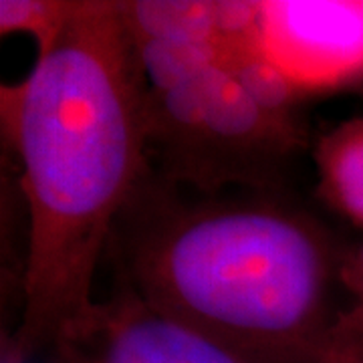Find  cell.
<instances>
[{
    "mask_svg": "<svg viewBox=\"0 0 363 363\" xmlns=\"http://www.w3.org/2000/svg\"><path fill=\"white\" fill-rule=\"evenodd\" d=\"M319 363H363V335L339 321Z\"/></svg>",
    "mask_w": 363,
    "mask_h": 363,
    "instance_id": "obj_9",
    "label": "cell"
},
{
    "mask_svg": "<svg viewBox=\"0 0 363 363\" xmlns=\"http://www.w3.org/2000/svg\"><path fill=\"white\" fill-rule=\"evenodd\" d=\"M317 196L327 208L363 228V116L341 121L311 147Z\"/></svg>",
    "mask_w": 363,
    "mask_h": 363,
    "instance_id": "obj_6",
    "label": "cell"
},
{
    "mask_svg": "<svg viewBox=\"0 0 363 363\" xmlns=\"http://www.w3.org/2000/svg\"><path fill=\"white\" fill-rule=\"evenodd\" d=\"M52 350L59 363H257L117 286Z\"/></svg>",
    "mask_w": 363,
    "mask_h": 363,
    "instance_id": "obj_5",
    "label": "cell"
},
{
    "mask_svg": "<svg viewBox=\"0 0 363 363\" xmlns=\"http://www.w3.org/2000/svg\"><path fill=\"white\" fill-rule=\"evenodd\" d=\"M257 40L303 99L363 85V0H260Z\"/></svg>",
    "mask_w": 363,
    "mask_h": 363,
    "instance_id": "obj_4",
    "label": "cell"
},
{
    "mask_svg": "<svg viewBox=\"0 0 363 363\" xmlns=\"http://www.w3.org/2000/svg\"><path fill=\"white\" fill-rule=\"evenodd\" d=\"M347 247L289 190L198 192L147 169L117 218L113 286L257 363H319Z\"/></svg>",
    "mask_w": 363,
    "mask_h": 363,
    "instance_id": "obj_2",
    "label": "cell"
},
{
    "mask_svg": "<svg viewBox=\"0 0 363 363\" xmlns=\"http://www.w3.org/2000/svg\"><path fill=\"white\" fill-rule=\"evenodd\" d=\"M341 286L345 295V311L341 323L363 335V240L345 250Z\"/></svg>",
    "mask_w": 363,
    "mask_h": 363,
    "instance_id": "obj_8",
    "label": "cell"
},
{
    "mask_svg": "<svg viewBox=\"0 0 363 363\" xmlns=\"http://www.w3.org/2000/svg\"><path fill=\"white\" fill-rule=\"evenodd\" d=\"M143 83L150 168L198 192L289 190L303 97L260 52L257 2H121Z\"/></svg>",
    "mask_w": 363,
    "mask_h": 363,
    "instance_id": "obj_3",
    "label": "cell"
},
{
    "mask_svg": "<svg viewBox=\"0 0 363 363\" xmlns=\"http://www.w3.org/2000/svg\"><path fill=\"white\" fill-rule=\"evenodd\" d=\"M362 87H363V85H362Z\"/></svg>",
    "mask_w": 363,
    "mask_h": 363,
    "instance_id": "obj_10",
    "label": "cell"
},
{
    "mask_svg": "<svg viewBox=\"0 0 363 363\" xmlns=\"http://www.w3.org/2000/svg\"><path fill=\"white\" fill-rule=\"evenodd\" d=\"M77 0H2L0 33L2 37L26 33L37 43V57L47 55L77 11Z\"/></svg>",
    "mask_w": 363,
    "mask_h": 363,
    "instance_id": "obj_7",
    "label": "cell"
},
{
    "mask_svg": "<svg viewBox=\"0 0 363 363\" xmlns=\"http://www.w3.org/2000/svg\"><path fill=\"white\" fill-rule=\"evenodd\" d=\"M26 206L16 351L55 347L93 307L109 236L150 169L143 83L121 2L81 0L51 51L2 87Z\"/></svg>",
    "mask_w": 363,
    "mask_h": 363,
    "instance_id": "obj_1",
    "label": "cell"
}]
</instances>
